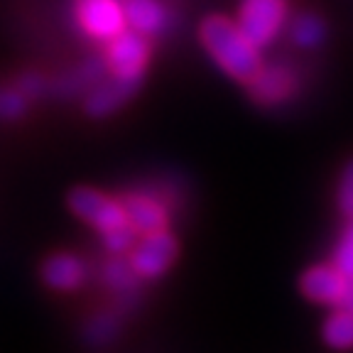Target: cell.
I'll return each mask as SVG.
<instances>
[{
	"mask_svg": "<svg viewBox=\"0 0 353 353\" xmlns=\"http://www.w3.org/2000/svg\"><path fill=\"white\" fill-rule=\"evenodd\" d=\"M324 341L334 348H353V312L339 307L324 324Z\"/></svg>",
	"mask_w": 353,
	"mask_h": 353,
	"instance_id": "5bb4252c",
	"label": "cell"
},
{
	"mask_svg": "<svg viewBox=\"0 0 353 353\" xmlns=\"http://www.w3.org/2000/svg\"><path fill=\"white\" fill-rule=\"evenodd\" d=\"M42 277H44V282L50 287H54V290H74V287L81 285L83 277H86V268H83L81 260L74 258V255H66V253L54 255V258H50L44 263Z\"/></svg>",
	"mask_w": 353,
	"mask_h": 353,
	"instance_id": "7c38bea8",
	"label": "cell"
},
{
	"mask_svg": "<svg viewBox=\"0 0 353 353\" xmlns=\"http://www.w3.org/2000/svg\"><path fill=\"white\" fill-rule=\"evenodd\" d=\"M77 17L83 32L101 42H110L128 25L121 0H77Z\"/></svg>",
	"mask_w": 353,
	"mask_h": 353,
	"instance_id": "5b68a950",
	"label": "cell"
},
{
	"mask_svg": "<svg viewBox=\"0 0 353 353\" xmlns=\"http://www.w3.org/2000/svg\"><path fill=\"white\" fill-rule=\"evenodd\" d=\"M334 265H336L348 280H353V226L348 228L346 236L339 243L336 253H334Z\"/></svg>",
	"mask_w": 353,
	"mask_h": 353,
	"instance_id": "ffe728a7",
	"label": "cell"
},
{
	"mask_svg": "<svg viewBox=\"0 0 353 353\" xmlns=\"http://www.w3.org/2000/svg\"><path fill=\"white\" fill-rule=\"evenodd\" d=\"M118 319L110 312H103V314L94 316V319L88 321L86 329H83V339L88 343H94V346H103V343L113 341L118 334Z\"/></svg>",
	"mask_w": 353,
	"mask_h": 353,
	"instance_id": "e0dca14e",
	"label": "cell"
},
{
	"mask_svg": "<svg viewBox=\"0 0 353 353\" xmlns=\"http://www.w3.org/2000/svg\"><path fill=\"white\" fill-rule=\"evenodd\" d=\"M28 108V96L22 94L20 88L12 91V88H0V118H17L25 113Z\"/></svg>",
	"mask_w": 353,
	"mask_h": 353,
	"instance_id": "d6986e66",
	"label": "cell"
},
{
	"mask_svg": "<svg viewBox=\"0 0 353 353\" xmlns=\"http://www.w3.org/2000/svg\"><path fill=\"white\" fill-rule=\"evenodd\" d=\"M250 96L263 105H275L292 99L297 91V74L287 61L260 66L258 74L250 79Z\"/></svg>",
	"mask_w": 353,
	"mask_h": 353,
	"instance_id": "52a82bcc",
	"label": "cell"
},
{
	"mask_svg": "<svg viewBox=\"0 0 353 353\" xmlns=\"http://www.w3.org/2000/svg\"><path fill=\"white\" fill-rule=\"evenodd\" d=\"M339 206L346 216L353 219V165L346 170L341 179V187H339Z\"/></svg>",
	"mask_w": 353,
	"mask_h": 353,
	"instance_id": "44dd1931",
	"label": "cell"
},
{
	"mask_svg": "<svg viewBox=\"0 0 353 353\" xmlns=\"http://www.w3.org/2000/svg\"><path fill=\"white\" fill-rule=\"evenodd\" d=\"M348 280L336 265H316L312 270L304 272L302 277V292L316 304H334L341 307L343 297L348 292Z\"/></svg>",
	"mask_w": 353,
	"mask_h": 353,
	"instance_id": "ba28073f",
	"label": "cell"
},
{
	"mask_svg": "<svg viewBox=\"0 0 353 353\" xmlns=\"http://www.w3.org/2000/svg\"><path fill=\"white\" fill-rule=\"evenodd\" d=\"M103 282L110 290H116L118 294L132 292L135 285H138V272L132 270L130 263H123V260L113 258L103 265Z\"/></svg>",
	"mask_w": 353,
	"mask_h": 353,
	"instance_id": "2e32d148",
	"label": "cell"
},
{
	"mask_svg": "<svg viewBox=\"0 0 353 353\" xmlns=\"http://www.w3.org/2000/svg\"><path fill=\"white\" fill-rule=\"evenodd\" d=\"M174 258H176V241L165 228V231L145 233V238L132 250L130 265L140 277H157L174 263Z\"/></svg>",
	"mask_w": 353,
	"mask_h": 353,
	"instance_id": "8992f818",
	"label": "cell"
},
{
	"mask_svg": "<svg viewBox=\"0 0 353 353\" xmlns=\"http://www.w3.org/2000/svg\"><path fill=\"white\" fill-rule=\"evenodd\" d=\"M17 88H20L28 99H34V96H39L44 91V79L37 77V74H25V77L20 79V83H17Z\"/></svg>",
	"mask_w": 353,
	"mask_h": 353,
	"instance_id": "7402d4cb",
	"label": "cell"
},
{
	"mask_svg": "<svg viewBox=\"0 0 353 353\" xmlns=\"http://www.w3.org/2000/svg\"><path fill=\"white\" fill-rule=\"evenodd\" d=\"M123 206H125L128 223L138 233H154V231H165L167 223H170V211H167L165 201L152 194H128L123 199Z\"/></svg>",
	"mask_w": 353,
	"mask_h": 353,
	"instance_id": "9c48e42d",
	"label": "cell"
},
{
	"mask_svg": "<svg viewBox=\"0 0 353 353\" xmlns=\"http://www.w3.org/2000/svg\"><path fill=\"white\" fill-rule=\"evenodd\" d=\"M324 34H326L324 22L316 15H312V12H304V15H299L297 20L292 22V39L302 50H314V47H319Z\"/></svg>",
	"mask_w": 353,
	"mask_h": 353,
	"instance_id": "9a60e30c",
	"label": "cell"
},
{
	"mask_svg": "<svg viewBox=\"0 0 353 353\" xmlns=\"http://www.w3.org/2000/svg\"><path fill=\"white\" fill-rule=\"evenodd\" d=\"M125 20L132 30H138L143 34H157L167 28V10L157 3V0H128L125 6Z\"/></svg>",
	"mask_w": 353,
	"mask_h": 353,
	"instance_id": "8fae6325",
	"label": "cell"
},
{
	"mask_svg": "<svg viewBox=\"0 0 353 353\" xmlns=\"http://www.w3.org/2000/svg\"><path fill=\"white\" fill-rule=\"evenodd\" d=\"M150 59V44L145 42L143 32H128L123 30L121 34L108 42V50H105V69H108L113 77L125 79V81L140 83L143 79L145 66Z\"/></svg>",
	"mask_w": 353,
	"mask_h": 353,
	"instance_id": "3957f363",
	"label": "cell"
},
{
	"mask_svg": "<svg viewBox=\"0 0 353 353\" xmlns=\"http://www.w3.org/2000/svg\"><path fill=\"white\" fill-rule=\"evenodd\" d=\"M69 206L72 211L83 219L86 223H91L94 228H99L101 233L113 231L118 226H125L128 223V214L123 201L105 196V194L96 192V189H74L72 196H69Z\"/></svg>",
	"mask_w": 353,
	"mask_h": 353,
	"instance_id": "277c9868",
	"label": "cell"
},
{
	"mask_svg": "<svg viewBox=\"0 0 353 353\" xmlns=\"http://www.w3.org/2000/svg\"><path fill=\"white\" fill-rule=\"evenodd\" d=\"M201 42L211 59L236 81H245L258 74L263 66L258 54V47L245 37L238 25H233L226 17H209L201 25Z\"/></svg>",
	"mask_w": 353,
	"mask_h": 353,
	"instance_id": "6da1fadb",
	"label": "cell"
},
{
	"mask_svg": "<svg viewBox=\"0 0 353 353\" xmlns=\"http://www.w3.org/2000/svg\"><path fill=\"white\" fill-rule=\"evenodd\" d=\"M287 17L285 0H243L238 28L255 47H268L282 30Z\"/></svg>",
	"mask_w": 353,
	"mask_h": 353,
	"instance_id": "7a4b0ae2",
	"label": "cell"
},
{
	"mask_svg": "<svg viewBox=\"0 0 353 353\" xmlns=\"http://www.w3.org/2000/svg\"><path fill=\"white\" fill-rule=\"evenodd\" d=\"M135 236H138V231H135L130 223H125V226H118V228H113V231H105L103 243L113 255H121V253H125L128 248H132Z\"/></svg>",
	"mask_w": 353,
	"mask_h": 353,
	"instance_id": "ac0fdd59",
	"label": "cell"
},
{
	"mask_svg": "<svg viewBox=\"0 0 353 353\" xmlns=\"http://www.w3.org/2000/svg\"><path fill=\"white\" fill-rule=\"evenodd\" d=\"M135 88H138L135 81H125V79L113 77L110 81L99 83V86L91 91V96H88V101H86V110L94 118L108 116V113L118 110L132 94H135Z\"/></svg>",
	"mask_w": 353,
	"mask_h": 353,
	"instance_id": "30bf717a",
	"label": "cell"
},
{
	"mask_svg": "<svg viewBox=\"0 0 353 353\" xmlns=\"http://www.w3.org/2000/svg\"><path fill=\"white\" fill-rule=\"evenodd\" d=\"M103 69H105L103 61L88 59L86 64H81L79 69H74L72 74H66V77L57 83V91L64 94V96H74V94H79V91H83V88L96 86L99 79L103 77Z\"/></svg>",
	"mask_w": 353,
	"mask_h": 353,
	"instance_id": "4fadbf2b",
	"label": "cell"
}]
</instances>
